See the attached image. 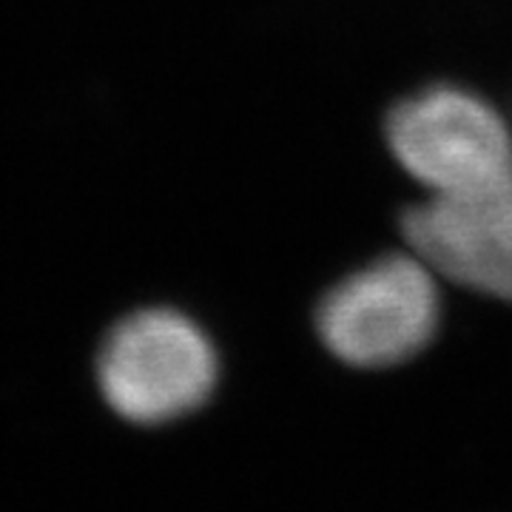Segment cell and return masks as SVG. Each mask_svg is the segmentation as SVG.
<instances>
[{"instance_id":"6da1fadb","label":"cell","mask_w":512,"mask_h":512,"mask_svg":"<svg viewBox=\"0 0 512 512\" xmlns=\"http://www.w3.org/2000/svg\"><path fill=\"white\" fill-rule=\"evenodd\" d=\"M220 359L205 330L171 308L131 313L103 342L97 384L120 419L157 427L211 399Z\"/></svg>"},{"instance_id":"7a4b0ae2","label":"cell","mask_w":512,"mask_h":512,"mask_svg":"<svg viewBox=\"0 0 512 512\" xmlns=\"http://www.w3.org/2000/svg\"><path fill=\"white\" fill-rule=\"evenodd\" d=\"M387 146L433 197H464L512 185V131L473 92L433 86L387 117Z\"/></svg>"},{"instance_id":"3957f363","label":"cell","mask_w":512,"mask_h":512,"mask_svg":"<svg viewBox=\"0 0 512 512\" xmlns=\"http://www.w3.org/2000/svg\"><path fill=\"white\" fill-rule=\"evenodd\" d=\"M436 274L416 254H387L325 293L316 330L345 365L393 367L419 356L436 336Z\"/></svg>"},{"instance_id":"277c9868","label":"cell","mask_w":512,"mask_h":512,"mask_svg":"<svg viewBox=\"0 0 512 512\" xmlns=\"http://www.w3.org/2000/svg\"><path fill=\"white\" fill-rule=\"evenodd\" d=\"M402 234L436 276L512 302V185L430 197L404 214Z\"/></svg>"}]
</instances>
